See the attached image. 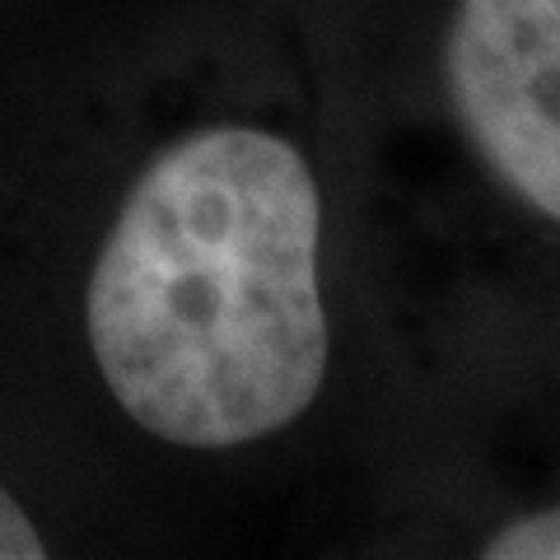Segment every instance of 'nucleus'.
<instances>
[{
  "label": "nucleus",
  "instance_id": "obj_3",
  "mask_svg": "<svg viewBox=\"0 0 560 560\" xmlns=\"http://www.w3.org/2000/svg\"><path fill=\"white\" fill-rule=\"evenodd\" d=\"M477 556L490 560H560V500L523 504L477 537Z\"/></svg>",
  "mask_w": 560,
  "mask_h": 560
},
{
  "label": "nucleus",
  "instance_id": "obj_1",
  "mask_svg": "<svg viewBox=\"0 0 560 560\" xmlns=\"http://www.w3.org/2000/svg\"><path fill=\"white\" fill-rule=\"evenodd\" d=\"M331 197L308 140L210 108L140 154L94 238L80 327L113 411L178 458H248L337 378Z\"/></svg>",
  "mask_w": 560,
  "mask_h": 560
},
{
  "label": "nucleus",
  "instance_id": "obj_4",
  "mask_svg": "<svg viewBox=\"0 0 560 560\" xmlns=\"http://www.w3.org/2000/svg\"><path fill=\"white\" fill-rule=\"evenodd\" d=\"M38 556H47V533L28 514V504L0 481V560H38Z\"/></svg>",
  "mask_w": 560,
  "mask_h": 560
},
{
  "label": "nucleus",
  "instance_id": "obj_2",
  "mask_svg": "<svg viewBox=\"0 0 560 560\" xmlns=\"http://www.w3.org/2000/svg\"><path fill=\"white\" fill-rule=\"evenodd\" d=\"M440 94L481 187L560 257V0H448Z\"/></svg>",
  "mask_w": 560,
  "mask_h": 560
}]
</instances>
